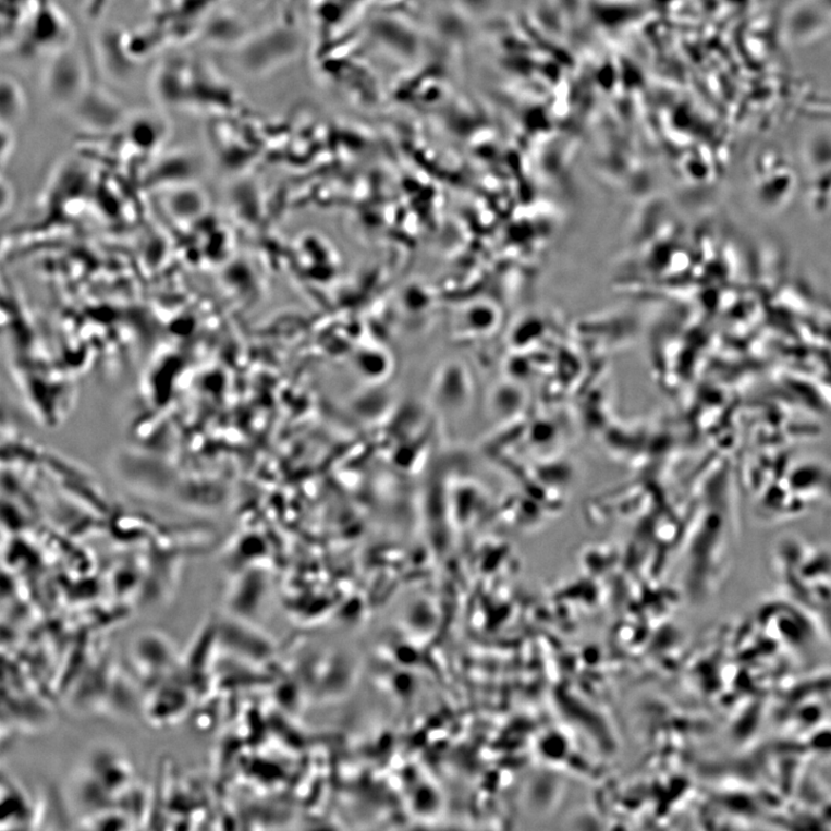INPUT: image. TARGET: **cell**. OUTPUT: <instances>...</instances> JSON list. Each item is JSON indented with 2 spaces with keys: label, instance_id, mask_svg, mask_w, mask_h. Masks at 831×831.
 Wrapping results in <instances>:
<instances>
[{
  "label": "cell",
  "instance_id": "cell-1",
  "mask_svg": "<svg viewBox=\"0 0 831 831\" xmlns=\"http://www.w3.org/2000/svg\"><path fill=\"white\" fill-rule=\"evenodd\" d=\"M89 88L86 64L80 52L58 51L45 74L48 99L60 107H73Z\"/></svg>",
  "mask_w": 831,
  "mask_h": 831
},
{
  "label": "cell",
  "instance_id": "cell-2",
  "mask_svg": "<svg viewBox=\"0 0 831 831\" xmlns=\"http://www.w3.org/2000/svg\"><path fill=\"white\" fill-rule=\"evenodd\" d=\"M132 661L146 679L162 681L176 668V652L167 637L159 633H144L132 646Z\"/></svg>",
  "mask_w": 831,
  "mask_h": 831
},
{
  "label": "cell",
  "instance_id": "cell-3",
  "mask_svg": "<svg viewBox=\"0 0 831 831\" xmlns=\"http://www.w3.org/2000/svg\"><path fill=\"white\" fill-rule=\"evenodd\" d=\"M195 694L181 683L157 685L145 705L147 720L156 726L179 723L191 709Z\"/></svg>",
  "mask_w": 831,
  "mask_h": 831
},
{
  "label": "cell",
  "instance_id": "cell-4",
  "mask_svg": "<svg viewBox=\"0 0 831 831\" xmlns=\"http://www.w3.org/2000/svg\"><path fill=\"white\" fill-rule=\"evenodd\" d=\"M0 111H2V124L10 125L23 118L26 109V99L21 86L9 76H3L0 83Z\"/></svg>",
  "mask_w": 831,
  "mask_h": 831
}]
</instances>
